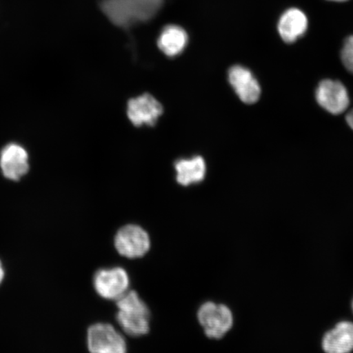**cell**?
<instances>
[{
    "instance_id": "1",
    "label": "cell",
    "mask_w": 353,
    "mask_h": 353,
    "mask_svg": "<svg viewBox=\"0 0 353 353\" xmlns=\"http://www.w3.org/2000/svg\"><path fill=\"white\" fill-rule=\"evenodd\" d=\"M116 301L117 320L123 332L132 337L148 334L151 312L139 294L134 290H128Z\"/></svg>"
},
{
    "instance_id": "2",
    "label": "cell",
    "mask_w": 353,
    "mask_h": 353,
    "mask_svg": "<svg viewBox=\"0 0 353 353\" xmlns=\"http://www.w3.org/2000/svg\"><path fill=\"white\" fill-rule=\"evenodd\" d=\"M100 8L113 24L123 29L151 20L156 16L136 0H103Z\"/></svg>"
},
{
    "instance_id": "3",
    "label": "cell",
    "mask_w": 353,
    "mask_h": 353,
    "mask_svg": "<svg viewBox=\"0 0 353 353\" xmlns=\"http://www.w3.org/2000/svg\"><path fill=\"white\" fill-rule=\"evenodd\" d=\"M197 319L206 336L213 339L224 337L232 329L234 321L230 308L211 301L203 303L199 308Z\"/></svg>"
},
{
    "instance_id": "4",
    "label": "cell",
    "mask_w": 353,
    "mask_h": 353,
    "mask_svg": "<svg viewBox=\"0 0 353 353\" xmlns=\"http://www.w3.org/2000/svg\"><path fill=\"white\" fill-rule=\"evenodd\" d=\"M114 248L123 257L143 258L151 249L149 234L136 224H128L117 232L114 239Z\"/></svg>"
},
{
    "instance_id": "5",
    "label": "cell",
    "mask_w": 353,
    "mask_h": 353,
    "mask_svg": "<svg viewBox=\"0 0 353 353\" xmlns=\"http://www.w3.org/2000/svg\"><path fill=\"white\" fill-rule=\"evenodd\" d=\"M90 353H127L125 338L113 325L103 322L92 325L87 332Z\"/></svg>"
},
{
    "instance_id": "6",
    "label": "cell",
    "mask_w": 353,
    "mask_h": 353,
    "mask_svg": "<svg viewBox=\"0 0 353 353\" xmlns=\"http://www.w3.org/2000/svg\"><path fill=\"white\" fill-rule=\"evenodd\" d=\"M92 283L100 297L117 300L129 290L130 280L125 269L114 267L97 271Z\"/></svg>"
},
{
    "instance_id": "7",
    "label": "cell",
    "mask_w": 353,
    "mask_h": 353,
    "mask_svg": "<svg viewBox=\"0 0 353 353\" xmlns=\"http://www.w3.org/2000/svg\"><path fill=\"white\" fill-rule=\"evenodd\" d=\"M309 20L305 13L296 7L287 8L281 13L276 24L277 33L286 43H294L306 34Z\"/></svg>"
},
{
    "instance_id": "8",
    "label": "cell",
    "mask_w": 353,
    "mask_h": 353,
    "mask_svg": "<svg viewBox=\"0 0 353 353\" xmlns=\"http://www.w3.org/2000/svg\"><path fill=\"white\" fill-rule=\"evenodd\" d=\"M317 103L331 114H339L345 112L350 105L346 88L339 81L325 79L321 81L316 92Z\"/></svg>"
},
{
    "instance_id": "9",
    "label": "cell",
    "mask_w": 353,
    "mask_h": 353,
    "mask_svg": "<svg viewBox=\"0 0 353 353\" xmlns=\"http://www.w3.org/2000/svg\"><path fill=\"white\" fill-rule=\"evenodd\" d=\"M163 113V107L152 95L145 94L132 99L128 103L127 114L135 126H152Z\"/></svg>"
},
{
    "instance_id": "10",
    "label": "cell",
    "mask_w": 353,
    "mask_h": 353,
    "mask_svg": "<svg viewBox=\"0 0 353 353\" xmlns=\"http://www.w3.org/2000/svg\"><path fill=\"white\" fill-rule=\"evenodd\" d=\"M228 79L243 103L253 104L259 99L261 88L249 69L240 65H233L229 70Z\"/></svg>"
},
{
    "instance_id": "11",
    "label": "cell",
    "mask_w": 353,
    "mask_h": 353,
    "mask_svg": "<svg viewBox=\"0 0 353 353\" xmlns=\"http://www.w3.org/2000/svg\"><path fill=\"white\" fill-rule=\"evenodd\" d=\"M0 167L6 178L19 181L29 171L28 154L20 145H8L1 152Z\"/></svg>"
},
{
    "instance_id": "12",
    "label": "cell",
    "mask_w": 353,
    "mask_h": 353,
    "mask_svg": "<svg viewBox=\"0 0 353 353\" xmlns=\"http://www.w3.org/2000/svg\"><path fill=\"white\" fill-rule=\"evenodd\" d=\"M322 348L325 353H350L353 351V323L339 322L322 339Z\"/></svg>"
},
{
    "instance_id": "13",
    "label": "cell",
    "mask_w": 353,
    "mask_h": 353,
    "mask_svg": "<svg viewBox=\"0 0 353 353\" xmlns=\"http://www.w3.org/2000/svg\"><path fill=\"white\" fill-rule=\"evenodd\" d=\"M188 43V35L179 26H167L159 35V48L168 57H175L184 50Z\"/></svg>"
},
{
    "instance_id": "14",
    "label": "cell",
    "mask_w": 353,
    "mask_h": 353,
    "mask_svg": "<svg viewBox=\"0 0 353 353\" xmlns=\"http://www.w3.org/2000/svg\"><path fill=\"white\" fill-rule=\"evenodd\" d=\"M176 181L183 186L201 182L204 179L206 166L204 159L195 157L188 160H180L176 162Z\"/></svg>"
},
{
    "instance_id": "15",
    "label": "cell",
    "mask_w": 353,
    "mask_h": 353,
    "mask_svg": "<svg viewBox=\"0 0 353 353\" xmlns=\"http://www.w3.org/2000/svg\"><path fill=\"white\" fill-rule=\"evenodd\" d=\"M341 56L343 65L353 74V34L344 39Z\"/></svg>"
},
{
    "instance_id": "16",
    "label": "cell",
    "mask_w": 353,
    "mask_h": 353,
    "mask_svg": "<svg viewBox=\"0 0 353 353\" xmlns=\"http://www.w3.org/2000/svg\"><path fill=\"white\" fill-rule=\"evenodd\" d=\"M136 1L157 15L158 11L161 10L164 0H136Z\"/></svg>"
},
{
    "instance_id": "17",
    "label": "cell",
    "mask_w": 353,
    "mask_h": 353,
    "mask_svg": "<svg viewBox=\"0 0 353 353\" xmlns=\"http://www.w3.org/2000/svg\"><path fill=\"white\" fill-rule=\"evenodd\" d=\"M346 121L348 123V125H350L351 129L353 130V110L347 114Z\"/></svg>"
},
{
    "instance_id": "18",
    "label": "cell",
    "mask_w": 353,
    "mask_h": 353,
    "mask_svg": "<svg viewBox=\"0 0 353 353\" xmlns=\"http://www.w3.org/2000/svg\"><path fill=\"white\" fill-rule=\"evenodd\" d=\"M3 277H4V270H3L2 263H1V261H0V284H1Z\"/></svg>"
},
{
    "instance_id": "19",
    "label": "cell",
    "mask_w": 353,
    "mask_h": 353,
    "mask_svg": "<svg viewBox=\"0 0 353 353\" xmlns=\"http://www.w3.org/2000/svg\"><path fill=\"white\" fill-rule=\"evenodd\" d=\"M325 1L332 2V3H345L350 1V0H325Z\"/></svg>"
},
{
    "instance_id": "20",
    "label": "cell",
    "mask_w": 353,
    "mask_h": 353,
    "mask_svg": "<svg viewBox=\"0 0 353 353\" xmlns=\"http://www.w3.org/2000/svg\"><path fill=\"white\" fill-rule=\"evenodd\" d=\"M352 311H353V301H352Z\"/></svg>"
}]
</instances>
